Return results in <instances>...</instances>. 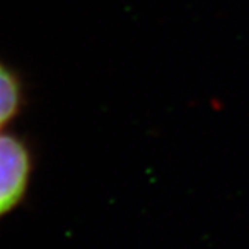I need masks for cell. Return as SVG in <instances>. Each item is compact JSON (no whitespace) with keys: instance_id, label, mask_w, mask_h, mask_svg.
I'll list each match as a JSON object with an SVG mask.
<instances>
[{"instance_id":"7a4b0ae2","label":"cell","mask_w":249,"mask_h":249,"mask_svg":"<svg viewBox=\"0 0 249 249\" xmlns=\"http://www.w3.org/2000/svg\"><path fill=\"white\" fill-rule=\"evenodd\" d=\"M21 105V86L11 69L0 63V129L11 122Z\"/></svg>"},{"instance_id":"6da1fadb","label":"cell","mask_w":249,"mask_h":249,"mask_svg":"<svg viewBox=\"0 0 249 249\" xmlns=\"http://www.w3.org/2000/svg\"><path fill=\"white\" fill-rule=\"evenodd\" d=\"M32 171V153L24 141L0 132V218L6 216L23 201Z\"/></svg>"}]
</instances>
